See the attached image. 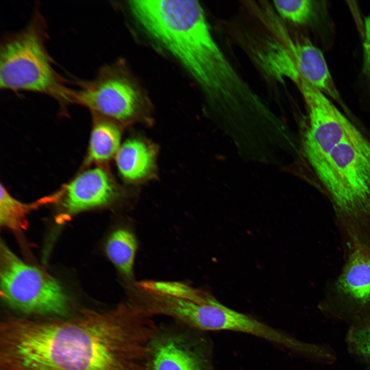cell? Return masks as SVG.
I'll return each mask as SVG.
<instances>
[{
  "label": "cell",
  "mask_w": 370,
  "mask_h": 370,
  "mask_svg": "<svg viewBox=\"0 0 370 370\" xmlns=\"http://www.w3.org/2000/svg\"><path fill=\"white\" fill-rule=\"evenodd\" d=\"M131 300L70 319L11 318L0 325V370H146L157 330Z\"/></svg>",
  "instance_id": "6da1fadb"
},
{
  "label": "cell",
  "mask_w": 370,
  "mask_h": 370,
  "mask_svg": "<svg viewBox=\"0 0 370 370\" xmlns=\"http://www.w3.org/2000/svg\"><path fill=\"white\" fill-rule=\"evenodd\" d=\"M302 97L307 123L300 152L331 207L342 245L370 251V138L319 89Z\"/></svg>",
  "instance_id": "7a4b0ae2"
},
{
  "label": "cell",
  "mask_w": 370,
  "mask_h": 370,
  "mask_svg": "<svg viewBox=\"0 0 370 370\" xmlns=\"http://www.w3.org/2000/svg\"><path fill=\"white\" fill-rule=\"evenodd\" d=\"M128 5L145 33L192 77L213 109L232 108L246 98L250 85L214 40L198 1H131Z\"/></svg>",
  "instance_id": "3957f363"
},
{
  "label": "cell",
  "mask_w": 370,
  "mask_h": 370,
  "mask_svg": "<svg viewBox=\"0 0 370 370\" xmlns=\"http://www.w3.org/2000/svg\"><path fill=\"white\" fill-rule=\"evenodd\" d=\"M47 37L45 21L36 11L24 29L4 38L0 49V87L72 102L71 90L54 69L46 48Z\"/></svg>",
  "instance_id": "277c9868"
},
{
  "label": "cell",
  "mask_w": 370,
  "mask_h": 370,
  "mask_svg": "<svg viewBox=\"0 0 370 370\" xmlns=\"http://www.w3.org/2000/svg\"><path fill=\"white\" fill-rule=\"evenodd\" d=\"M251 5L258 30L247 38V51L267 77L295 85L306 79L319 49L303 35L292 33L273 6L260 2Z\"/></svg>",
  "instance_id": "5b68a950"
},
{
  "label": "cell",
  "mask_w": 370,
  "mask_h": 370,
  "mask_svg": "<svg viewBox=\"0 0 370 370\" xmlns=\"http://www.w3.org/2000/svg\"><path fill=\"white\" fill-rule=\"evenodd\" d=\"M1 295L11 308L25 314L66 315L68 297L59 282L23 261L3 242L0 247Z\"/></svg>",
  "instance_id": "8992f818"
},
{
  "label": "cell",
  "mask_w": 370,
  "mask_h": 370,
  "mask_svg": "<svg viewBox=\"0 0 370 370\" xmlns=\"http://www.w3.org/2000/svg\"><path fill=\"white\" fill-rule=\"evenodd\" d=\"M120 61L103 66L95 78L71 90L72 102L123 124L144 118L149 102L146 95Z\"/></svg>",
  "instance_id": "52a82bcc"
},
{
  "label": "cell",
  "mask_w": 370,
  "mask_h": 370,
  "mask_svg": "<svg viewBox=\"0 0 370 370\" xmlns=\"http://www.w3.org/2000/svg\"><path fill=\"white\" fill-rule=\"evenodd\" d=\"M344 257L341 271L325 289L320 309L350 326L370 322V254L356 248Z\"/></svg>",
  "instance_id": "ba28073f"
},
{
  "label": "cell",
  "mask_w": 370,
  "mask_h": 370,
  "mask_svg": "<svg viewBox=\"0 0 370 370\" xmlns=\"http://www.w3.org/2000/svg\"><path fill=\"white\" fill-rule=\"evenodd\" d=\"M146 370H209L201 345L185 334L157 330L148 344Z\"/></svg>",
  "instance_id": "9c48e42d"
},
{
  "label": "cell",
  "mask_w": 370,
  "mask_h": 370,
  "mask_svg": "<svg viewBox=\"0 0 370 370\" xmlns=\"http://www.w3.org/2000/svg\"><path fill=\"white\" fill-rule=\"evenodd\" d=\"M200 328L204 330H230L249 334L302 354L307 348L306 343L288 337L251 317L232 310L214 298L206 307Z\"/></svg>",
  "instance_id": "30bf717a"
},
{
  "label": "cell",
  "mask_w": 370,
  "mask_h": 370,
  "mask_svg": "<svg viewBox=\"0 0 370 370\" xmlns=\"http://www.w3.org/2000/svg\"><path fill=\"white\" fill-rule=\"evenodd\" d=\"M63 219L92 208L112 201L117 192L105 171L100 168L88 170L79 175L62 192Z\"/></svg>",
  "instance_id": "8fae6325"
},
{
  "label": "cell",
  "mask_w": 370,
  "mask_h": 370,
  "mask_svg": "<svg viewBox=\"0 0 370 370\" xmlns=\"http://www.w3.org/2000/svg\"><path fill=\"white\" fill-rule=\"evenodd\" d=\"M116 161L124 179L131 182L142 181L151 177L155 170L156 152L143 140L129 139L120 147Z\"/></svg>",
  "instance_id": "7c38bea8"
},
{
  "label": "cell",
  "mask_w": 370,
  "mask_h": 370,
  "mask_svg": "<svg viewBox=\"0 0 370 370\" xmlns=\"http://www.w3.org/2000/svg\"><path fill=\"white\" fill-rule=\"evenodd\" d=\"M137 247L134 233L125 227L113 231L105 245L107 257L132 288L136 283L133 269Z\"/></svg>",
  "instance_id": "4fadbf2b"
},
{
  "label": "cell",
  "mask_w": 370,
  "mask_h": 370,
  "mask_svg": "<svg viewBox=\"0 0 370 370\" xmlns=\"http://www.w3.org/2000/svg\"><path fill=\"white\" fill-rule=\"evenodd\" d=\"M121 133L116 124L109 121H101L94 126L91 134L86 163L109 160L117 153Z\"/></svg>",
  "instance_id": "5bb4252c"
},
{
  "label": "cell",
  "mask_w": 370,
  "mask_h": 370,
  "mask_svg": "<svg viewBox=\"0 0 370 370\" xmlns=\"http://www.w3.org/2000/svg\"><path fill=\"white\" fill-rule=\"evenodd\" d=\"M57 194L31 203L21 202L12 197L1 185L0 223L2 227L15 231H21L28 226L27 216L31 211L47 202L56 201Z\"/></svg>",
  "instance_id": "9a60e30c"
},
{
  "label": "cell",
  "mask_w": 370,
  "mask_h": 370,
  "mask_svg": "<svg viewBox=\"0 0 370 370\" xmlns=\"http://www.w3.org/2000/svg\"><path fill=\"white\" fill-rule=\"evenodd\" d=\"M345 341L349 353L370 369V322L350 326Z\"/></svg>",
  "instance_id": "2e32d148"
},
{
  "label": "cell",
  "mask_w": 370,
  "mask_h": 370,
  "mask_svg": "<svg viewBox=\"0 0 370 370\" xmlns=\"http://www.w3.org/2000/svg\"><path fill=\"white\" fill-rule=\"evenodd\" d=\"M272 6L282 18L299 25L308 23L313 13L314 5L311 1H274Z\"/></svg>",
  "instance_id": "e0dca14e"
},
{
  "label": "cell",
  "mask_w": 370,
  "mask_h": 370,
  "mask_svg": "<svg viewBox=\"0 0 370 370\" xmlns=\"http://www.w3.org/2000/svg\"><path fill=\"white\" fill-rule=\"evenodd\" d=\"M364 71L370 75V12L365 20V37L363 44Z\"/></svg>",
  "instance_id": "ac0fdd59"
}]
</instances>
